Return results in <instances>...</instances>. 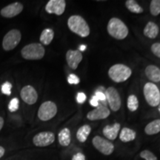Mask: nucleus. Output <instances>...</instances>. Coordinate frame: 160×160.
Returning a JSON list of instances; mask_svg holds the SVG:
<instances>
[{
    "mask_svg": "<svg viewBox=\"0 0 160 160\" xmlns=\"http://www.w3.org/2000/svg\"><path fill=\"white\" fill-rule=\"evenodd\" d=\"M69 29L81 37H87L90 34L88 24L82 17L79 15H73L68 20Z\"/></svg>",
    "mask_w": 160,
    "mask_h": 160,
    "instance_id": "nucleus-1",
    "label": "nucleus"
},
{
    "mask_svg": "<svg viewBox=\"0 0 160 160\" xmlns=\"http://www.w3.org/2000/svg\"><path fill=\"white\" fill-rule=\"evenodd\" d=\"M108 33L116 39L122 40L128 35V28L127 25L118 18H112L107 25Z\"/></svg>",
    "mask_w": 160,
    "mask_h": 160,
    "instance_id": "nucleus-2",
    "label": "nucleus"
},
{
    "mask_svg": "<svg viewBox=\"0 0 160 160\" xmlns=\"http://www.w3.org/2000/svg\"><path fill=\"white\" fill-rule=\"evenodd\" d=\"M131 69L123 64H116L111 66L108 71V77L111 80L117 83L126 81L131 77Z\"/></svg>",
    "mask_w": 160,
    "mask_h": 160,
    "instance_id": "nucleus-3",
    "label": "nucleus"
},
{
    "mask_svg": "<svg viewBox=\"0 0 160 160\" xmlns=\"http://www.w3.org/2000/svg\"><path fill=\"white\" fill-rule=\"evenodd\" d=\"M45 48L41 43L28 44L21 51L22 57L27 60L42 59L45 56Z\"/></svg>",
    "mask_w": 160,
    "mask_h": 160,
    "instance_id": "nucleus-4",
    "label": "nucleus"
},
{
    "mask_svg": "<svg viewBox=\"0 0 160 160\" xmlns=\"http://www.w3.org/2000/svg\"><path fill=\"white\" fill-rule=\"evenodd\" d=\"M143 93L146 102L151 107H157L160 104V91L155 84L146 83L144 86Z\"/></svg>",
    "mask_w": 160,
    "mask_h": 160,
    "instance_id": "nucleus-5",
    "label": "nucleus"
},
{
    "mask_svg": "<svg viewBox=\"0 0 160 160\" xmlns=\"http://www.w3.org/2000/svg\"><path fill=\"white\" fill-rule=\"evenodd\" d=\"M22 39L21 32L19 30L13 29L8 32L2 40V48L6 51H12L19 45Z\"/></svg>",
    "mask_w": 160,
    "mask_h": 160,
    "instance_id": "nucleus-6",
    "label": "nucleus"
},
{
    "mask_svg": "<svg viewBox=\"0 0 160 160\" xmlns=\"http://www.w3.org/2000/svg\"><path fill=\"white\" fill-rule=\"evenodd\" d=\"M57 113V106L53 102L47 101L40 105L38 111V117L42 121H48Z\"/></svg>",
    "mask_w": 160,
    "mask_h": 160,
    "instance_id": "nucleus-7",
    "label": "nucleus"
},
{
    "mask_svg": "<svg viewBox=\"0 0 160 160\" xmlns=\"http://www.w3.org/2000/svg\"><path fill=\"white\" fill-rule=\"evenodd\" d=\"M92 143L95 148L104 155H111L114 151L113 144L109 140L104 139L99 136H96L93 137L92 139Z\"/></svg>",
    "mask_w": 160,
    "mask_h": 160,
    "instance_id": "nucleus-8",
    "label": "nucleus"
},
{
    "mask_svg": "<svg viewBox=\"0 0 160 160\" xmlns=\"http://www.w3.org/2000/svg\"><path fill=\"white\" fill-rule=\"evenodd\" d=\"M105 97L108 103L113 111H119L121 107V99L119 92L113 87H110L105 91Z\"/></svg>",
    "mask_w": 160,
    "mask_h": 160,
    "instance_id": "nucleus-9",
    "label": "nucleus"
},
{
    "mask_svg": "<svg viewBox=\"0 0 160 160\" xmlns=\"http://www.w3.org/2000/svg\"><path fill=\"white\" fill-rule=\"evenodd\" d=\"M55 141V135L53 132H40L33 138V145L37 147H47Z\"/></svg>",
    "mask_w": 160,
    "mask_h": 160,
    "instance_id": "nucleus-10",
    "label": "nucleus"
},
{
    "mask_svg": "<svg viewBox=\"0 0 160 160\" xmlns=\"http://www.w3.org/2000/svg\"><path fill=\"white\" fill-rule=\"evenodd\" d=\"M20 97L25 103L33 105L37 102L38 93L33 86L26 85L20 91Z\"/></svg>",
    "mask_w": 160,
    "mask_h": 160,
    "instance_id": "nucleus-11",
    "label": "nucleus"
},
{
    "mask_svg": "<svg viewBox=\"0 0 160 160\" xmlns=\"http://www.w3.org/2000/svg\"><path fill=\"white\" fill-rule=\"evenodd\" d=\"M65 8L66 2L65 0H50L46 4L45 11L48 13L60 16L65 12Z\"/></svg>",
    "mask_w": 160,
    "mask_h": 160,
    "instance_id": "nucleus-12",
    "label": "nucleus"
},
{
    "mask_svg": "<svg viewBox=\"0 0 160 160\" xmlns=\"http://www.w3.org/2000/svg\"><path fill=\"white\" fill-rule=\"evenodd\" d=\"M24 6L20 2H13L3 8L0 11V14L5 18H13L19 15L23 11Z\"/></svg>",
    "mask_w": 160,
    "mask_h": 160,
    "instance_id": "nucleus-13",
    "label": "nucleus"
},
{
    "mask_svg": "<svg viewBox=\"0 0 160 160\" xmlns=\"http://www.w3.org/2000/svg\"><path fill=\"white\" fill-rule=\"evenodd\" d=\"M82 53L78 50H69L66 53V61L71 69L76 70L82 60Z\"/></svg>",
    "mask_w": 160,
    "mask_h": 160,
    "instance_id": "nucleus-14",
    "label": "nucleus"
},
{
    "mask_svg": "<svg viewBox=\"0 0 160 160\" xmlns=\"http://www.w3.org/2000/svg\"><path fill=\"white\" fill-rule=\"evenodd\" d=\"M111 111L105 105H99L94 110L88 113L87 118L91 121L105 119L109 117Z\"/></svg>",
    "mask_w": 160,
    "mask_h": 160,
    "instance_id": "nucleus-15",
    "label": "nucleus"
},
{
    "mask_svg": "<svg viewBox=\"0 0 160 160\" xmlns=\"http://www.w3.org/2000/svg\"><path fill=\"white\" fill-rule=\"evenodd\" d=\"M121 128L119 123H114L112 125H107L104 128L103 134L109 140H115L117 139L118 133Z\"/></svg>",
    "mask_w": 160,
    "mask_h": 160,
    "instance_id": "nucleus-16",
    "label": "nucleus"
},
{
    "mask_svg": "<svg viewBox=\"0 0 160 160\" xmlns=\"http://www.w3.org/2000/svg\"><path fill=\"white\" fill-rule=\"evenodd\" d=\"M145 75L153 82H160V69L156 65H148L145 68Z\"/></svg>",
    "mask_w": 160,
    "mask_h": 160,
    "instance_id": "nucleus-17",
    "label": "nucleus"
},
{
    "mask_svg": "<svg viewBox=\"0 0 160 160\" xmlns=\"http://www.w3.org/2000/svg\"><path fill=\"white\" fill-rule=\"evenodd\" d=\"M159 26L155 22H148L143 30L144 35L146 37L150 38V39H155V38H157L158 34H159Z\"/></svg>",
    "mask_w": 160,
    "mask_h": 160,
    "instance_id": "nucleus-18",
    "label": "nucleus"
},
{
    "mask_svg": "<svg viewBox=\"0 0 160 160\" xmlns=\"http://www.w3.org/2000/svg\"><path fill=\"white\" fill-rule=\"evenodd\" d=\"M54 37V31L51 28H45L42 31L39 40L42 45H48L53 41Z\"/></svg>",
    "mask_w": 160,
    "mask_h": 160,
    "instance_id": "nucleus-19",
    "label": "nucleus"
},
{
    "mask_svg": "<svg viewBox=\"0 0 160 160\" xmlns=\"http://www.w3.org/2000/svg\"><path fill=\"white\" fill-rule=\"evenodd\" d=\"M137 133L136 132L128 128H124L120 132L119 139L123 142H129L136 139Z\"/></svg>",
    "mask_w": 160,
    "mask_h": 160,
    "instance_id": "nucleus-20",
    "label": "nucleus"
},
{
    "mask_svg": "<svg viewBox=\"0 0 160 160\" xmlns=\"http://www.w3.org/2000/svg\"><path fill=\"white\" fill-rule=\"evenodd\" d=\"M58 140H59V143L63 147H67L70 145L71 140V131L68 128H63L59 133L58 135Z\"/></svg>",
    "mask_w": 160,
    "mask_h": 160,
    "instance_id": "nucleus-21",
    "label": "nucleus"
},
{
    "mask_svg": "<svg viewBox=\"0 0 160 160\" xmlns=\"http://www.w3.org/2000/svg\"><path fill=\"white\" fill-rule=\"evenodd\" d=\"M91 132V128L88 125H82L77 132V138L80 142H85Z\"/></svg>",
    "mask_w": 160,
    "mask_h": 160,
    "instance_id": "nucleus-22",
    "label": "nucleus"
},
{
    "mask_svg": "<svg viewBox=\"0 0 160 160\" xmlns=\"http://www.w3.org/2000/svg\"><path fill=\"white\" fill-rule=\"evenodd\" d=\"M145 132L148 135H154L160 132V119H156L146 125Z\"/></svg>",
    "mask_w": 160,
    "mask_h": 160,
    "instance_id": "nucleus-23",
    "label": "nucleus"
},
{
    "mask_svg": "<svg viewBox=\"0 0 160 160\" xmlns=\"http://www.w3.org/2000/svg\"><path fill=\"white\" fill-rule=\"evenodd\" d=\"M125 6L129 11L133 13H142L144 11L142 8L140 6L137 2L134 0H128L125 2Z\"/></svg>",
    "mask_w": 160,
    "mask_h": 160,
    "instance_id": "nucleus-24",
    "label": "nucleus"
},
{
    "mask_svg": "<svg viewBox=\"0 0 160 160\" xmlns=\"http://www.w3.org/2000/svg\"><path fill=\"white\" fill-rule=\"evenodd\" d=\"M128 108L130 111H136L139 108V100L135 95H130L128 99Z\"/></svg>",
    "mask_w": 160,
    "mask_h": 160,
    "instance_id": "nucleus-25",
    "label": "nucleus"
},
{
    "mask_svg": "<svg viewBox=\"0 0 160 160\" xmlns=\"http://www.w3.org/2000/svg\"><path fill=\"white\" fill-rule=\"evenodd\" d=\"M150 12L154 17L160 14V0H152L150 5Z\"/></svg>",
    "mask_w": 160,
    "mask_h": 160,
    "instance_id": "nucleus-26",
    "label": "nucleus"
},
{
    "mask_svg": "<svg viewBox=\"0 0 160 160\" xmlns=\"http://www.w3.org/2000/svg\"><path fill=\"white\" fill-rule=\"evenodd\" d=\"M140 157L145 160H157V157L148 150H144L140 153Z\"/></svg>",
    "mask_w": 160,
    "mask_h": 160,
    "instance_id": "nucleus-27",
    "label": "nucleus"
},
{
    "mask_svg": "<svg viewBox=\"0 0 160 160\" xmlns=\"http://www.w3.org/2000/svg\"><path fill=\"white\" fill-rule=\"evenodd\" d=\"M19 101L17 98H13L11 100L8 105V110L11 112H15L19 109Z\"/></svg>",
    "mask_w": 160,
    "mask_h": 160,
    "instance_id": "nucleus-28",
    "label": "nucleus"
},
{
    "mask_svg": "<svg viewBox=\"0 0 160 160\" xmlns=\"http://www.w3.org/2000/svg\"><path fill=\"white\" fill-rule=\"evenodd\" d=\"M11 89H12V85L9 82H5V83L2 85L1 91L2 93L5 95L10 96L11 93Z\"/></svg>",
    "mask_w": 160,
    "mask_h": 160,
    "instance_id": "nucleus-29",
    "label": "nucleus"
},
{
    "mask_svg": "<svg viewBox=\"0 0 160 160\" xmlns=\"http://www.w3.org/2000/svg\"><path fill=\"white\" fill-rule=\"evenodd\" d=\"M151 50L152 53H153L156 57L160 58V43L159 42L153 43V45H151Z\"/></svg>",
    "mask_w": 160,
    "mask_h": 160,
    "instance_id": "nucleus-30",
    "label": "nucleus"
},
{
    "mask_svg": "<svg viewBox=\"0 0 160 160\" xmlns=\"http://www.w3.org/2000/svg\"><path fill=\"white\" fill-rule=\"evenodd\" d=\"M68 82L71 85H78L80 82V79L77 75L71 73L68 77Z\"/></svg>",
    "mask_w": 160,
    "mask_h": 160,
    "instance_id": "nucleus-31",
    "label": "nucleus"
},
{
    "mask_svg": "<svg viewBox=\"0 0 160 160\" xmlns=\"http://www.w3.org/2000/svg\"><path fill=\"white\" fill-rule=\"evenodd\" d=\"M86 99H87V97H86V95L85 93H82V92H80V93H78V94L77 96V101L78 103L79 104H82L85 102Z\"/></svg>",
    "mask_w": 160,
    "mask_h": 160,
    "instance_id": "nucleus-32",
    "label": "nucleus"
},
{
    "mask_svg": "<svg viewBox=\"0 0 160 160\" xmlns=\"http://www.w3.org/2000/svg\"><path fill=\"white\" fill-rule=\"evenodd\" d=\"M95 97L99 99V101H102V102H105L106 100V97H105V94L102 92L101 91H97L96 93Z\"/></svg>",
    "mask_w": 160,
    "mask_h": 160,
    "instance_id": "nucleus-33",
    "label": "nucleus"
},
{
    "mask_svg": "<svg viewBox=\"0 0 160 160\" xmlns=\"http://www.w3.org/2000/svg\"><path fill=\"white\" fill-rule=\"evenodd\" d=\"M71 160H85V156L82 153H77L73 156Z\"/></svg>",
    "mask_w": 160,
    "mask_h": 160,
    "instance_id": "nucleus-34",
    "label": "nucleus"
},
{
    "mask_svg": "<svg viewBox=\"0 0 160 160\" xmlns=\"http://www.w3.org/2000/svg\"><path fill=\"white\" fill-rule=\"evenodd\" d=\"M99 99H97V97H95V96H93V97H92V99L90 100V103H91V105L92 106H93V107H98L99 106Z\"/></svg>",
    "mask_w": 160,
    "mask_h": 160,
    "instance_id": "nucleus-35",
    "label": "nucleus"
},
{
    "mask_svg": "<svg viewBox=\"0 0 160 160\" xmlns=\"http://www.w3.org/2000/svg\"><path fill=\"white\" fill-rule=\"evenodd\" d=\"M5 149L2 146H0V159L5 155Z\"/></svg>",
    "mask_w": 160,
    "mask_h": 160,
    "instance_id": "nucleus-36",
    "label": "nucleus"
},
{
    "mask_svg": "<svg viewBox=\"0 0 160 160\" xmlns=\"http://www.w3.org/2000/svg\"><path fill=\"white\" fill-rule=\"evenodd\" d=\"M4 119L2 117H0V131H1V130L3 128V125H4Z\"/></svg>",
    "mask_w": 160,
    "mask_h": 160,
    "instance_id": "nucleus-37",
    "label": "nucleus"
},
{
    "mask_svg": "<svg viewBox=\"0 0 160 160\" xmlns=\"http://www.w3.org/2000/svg\"><path fill=\"white\" fill-rule=\"evenodd\" d=\"M85 49H86V45H82L79 47V51L80 52L85 51Z\"/></svg>",
    "mask_w": 160,
    "mask_h": 160,
    "instance_id": "nucleus-38",
    "label": "nucleus"
},
{
    "mask_svg": "<svg viewBox=\"0 0 160 160\" xmlns=\"http://www.w3.org/2000/svg\"><path fill=\"white\" fill-rule=\"evenodd\" d=\"M158 110H159V113H160V104L159 105V109H158Z\"/></svg>",
    "mask_w": 160,
    "mask_h": 160,
    "instance_id": "nucleus-39",
    "label": "nucleus"
}]
</instances>
